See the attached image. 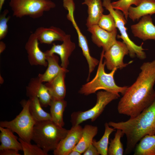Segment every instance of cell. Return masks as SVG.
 <instances>
[{
  "mask_svg": "<svg viewBox=\"0 0 155 155\" xmlns=\"http://www.w3.org/2000/svg\"><path fill=\"white\" fill-rule=\"evenodd\" d=\"M135 82L128 87L117 106L119 113L135 117L155 98V60L144 63Z\"/></svg>",
  "mask_w": 155,
  "mask_h": 155,
  "instance_id": "obj_1",
  "label": "cell"
},
{
  "mask_svg": "<svg viewBox=\"0 0 155 155\" xmlns=\"http://www.w3.org/2000/svg\"><path fill=\"white\" fill-rule=\"evenodd\" d=\"M110 126L121 130L127 139L125 153L135 149L140 141L146 135L155 134V98L152 103L136 117L124 121H110Z\"/></svg>",
  "mask_w": 155,
  "mask_h": 155,
  "instance_id": "obj_2",
  "label": "cell"
},
{
  "mask_svg": "<svg viewBox=\"0 0 155 155\" xmlns=\"http://www.w3.org/2000/svg\"><path fill=\"white\" fill-rule=\"evenodd\" d=\"M68 131L51 120L37 122L34 127L32 140L48 155L49 152L56 149Z\"/></svg>",
  "mask_w": 155,
  "mask_h": 155,
  "instance_id": "obj_3",
  "label": "cell"
},
{
  "mask_svg": "<svg viewBox=\"0 0 155 155\" xmlns=\"http://www.w3.org/2000/svg\"><path fill=\"white\" fill-rule=\"evenodd\" d=\"M104 52L102 50L95 76L90 82L82 86L79 91L80 94L87 96L101 90L118 95H120L119 93L123 95L125 92L128 86H119L115 82L114 76L117 69H115L108 73L105 72V64L104 61L103 62Z\"/></svg>",
  "mask_w": 155,
  "mask_h": 155,
  "instance_id": "obj_4",
  "label": "cell"
},
{
  "mask_svg": "<svg viewBox=\"0 0 155 155\" xmlns=\"http://www.w3.org/2000/svg\"><path fill=\"white\" fill-rule=\"evenodd\" d=\"M30 103L29 99L22 100L20 103L22 109L20 113L12 120L0 121V126L9 129L23 140L31 143L34 127L36 122L30 112Z\"/></svg>",
  "mask_w": 155,
  "mask_h": 155,
  "instance_id": "obj_5",
  "label": "cell"
},
{
  "mask_svg": "<svg viewBox=\"0 0 155 155\" xmlns=\"http://www.w3.org/2000/svg\"><path fill=\"white\" fill-rule=\"evenodd\" d=\"M9 5L13 16L20 18L28 16L33 19L41 17L44 12L56 6L51 0H10Z\"/></svg>",
  "mask_w": 155,
  "mask_h": 155,
  "instance_id": "obj_6",
  "label": "cell"
},
{
  "mask_svg": "<svg viewBox=\"0 0 155 155\" xmlns=\"http://www.w3.org/2000/svg\"><path fill=\"white\" fill-rule=\"evenodd\" d=\"M103 7L108 10L113 17L120 35H117L118 38L122 39L127 46L130 57L133 58L136 56L140 59L143 60L146 58V55L143 48V43L140 45H137L132 41L129 37L127 32V28L125 27L127 20L123 13L120 10L114 9L111 5V0H103Z\"/></svg>",
  "mask_w": 155,
  "mask_h": 155,
  "instance_id": "obj_7",
  "label": "cell"
},
{
  "mask_svg": "<svg viewBox=\"0 0 155 155\" xmlns=\"http://www.w3.org/2000/svg\"><path fill=\"white\" fill-rule=\"evenodd\" d=\"M120 96V95L105 91L98 92L96 93V102L93 107L84 111H78L71 114L70 121L72 126L80 125L89 119L92 122H94L109 103Z\"/></svg>",
  "mask_w": 155,
  "mask_h": 155,
  "instance_id": "obj_8",
  "label": "cell"
},
{
  "mask_svg": "<svg viewBox=\"0 0 155 155\" xmlns=\"http://www.w3.org/2000/svg\"><path fill=\"white\" fill-rule=\"evenodd\" d=\"M129 54V51L126 44L123 41H116L107 51H104L103 56L104 62L107 68L111 71L115 69H122L131 64L123 62L125 55Z\"/></svg>",
  "mask_w": 155,
  "mask_h": 155,
  "instance_id": "obj_9",
  "label": "cell"
},
{
  "mask_svg": "<svg viewBox=\"0 0 155 155\" xmlns=\"http://www.w3.org/2000/svg\"><path fill=\"white\" fill-rule=\"evenodd\" d=\"M83 127L80 125L72 126L66 136L53 150L54 155H69L81 138Z\"/></svg>",
  "mask_w": 155,
  "mask_h": 155,
  "instance_id": "obj_10",
  "label": "cell"
},
{
  "mask_svg": "<svg viewBox=\"0 0 155 155\" xmlns=\"http://www.w3.org/2000/svg\"><path fill=\"white\" fill-rule=\"evenodd\" d=\"M88 28V31L91 34L93 42L99 47H102L104 51L107 50L116 41L117 32H108L100 28L98 25Z\"/></svg>",
  "mask_w": 155,
  "mask_h": 155,
  "instance_id": "obj_11",
  "label": "cell"
},
{
  "mask_svg": "<svg viewBox=\"0 0 155 155\" xmlns=\"http://www.w3.org/2000/svg\"><path fill=\"white\" fill-rule=\"evenodd\" d=\"M37 76L32 78L26 86V94L29 98L38 97L42 107L49 106L52 98L45 84Z\"/></svg>",
  "mask_w": 155,
  "mask_h": 155,
  "instance_id": "obj_12",
  "label": "cell"
},
{
  "mask_svg": "<svg viewBox=\"0 0 155 155\" xmlns=\"http://www.w3.org/2000/svg\"><path fill=\"white\" fill-rule=\"evenodd\" d=\"M39 41L34 33L31 34L26 42L25 49L28 54V61L31 65L47 66L46 55L39 46Z\"/></svg>",
  "mask_w": 155,
  "mask_h": 155,
  "instance_id": "obj_13",
  "label": "cell"
},
{
  "mask_svg": "<svg viewBox=\"0 0 155 155\" xmlns=\"http://www.w3.org/2000/svg\"><path fill=\"white\" fill-rule=\"evenodd\" d=\"M60 44H53L51 48L45 52L46 55L57 54L60 58L61 66L67 69L69 64V58L75 48V43L71 40V36L66 34L65 38Z\"/></svg>",
  "mask_w": 155,
  "mask_h": 155,
  "instance_id": "obj_14",
  "label": "cell"
},
{
  "mask_svg": "<svg viewBox=\"0 0 155 155\" xmlns=\"http://www.w3.org/2000/svg\"><path fill=\"white\" fill-rule=\"evenodd\" d=\"M131 29L135 37L144 41L148 40H155V26L151 15L142 17L137 23L131 26Z\"/></svg>",
  "mask_w": 155,
  "mask_h": 155,
  "instance_id": "obj_15",
  "label": "cell"
},
{
  "mask_svg": "<svg viewBox=\"0 0 155 155\" xmlns=\"http://www.w3.org/2000/svg\"><path fill=\"white\" fill-rule=\"evenodd\" d=\"M34 33L41 43L47 44H51L56 41L63 42L66 35L61 29L53 26L47 28L38 27Z\"/></svg>",
  "mask_w": 155,
  "mask_h": 155,
  "instance_id": "obj_16",
  "label": "cell"
},
{
  "mask_svg": "<svg viewBox=\"0 0 155 155\" xmlns=\"http://www.w3.org/2000/svg\"><path fill=\"white\" fill-rule=\"evenodd\" d=\"M46 60L48 63L47 69L44 73H39L38 76L42 82H50L61 72L68 71L59 65V57L55 54L46 55Z\"/></svg>",
  "mask_w": 155,
  "mask_h": 155,
  "instance_id": "obj_17",
  "label": "cell"
},
{
  "mask_svg": "<svg viewBox=\"0 0 155 155\" xmlns=\"http://www.w3.org/2000/svg\"><path fill=\"white\" fill-rule=\"evenodd\" d=\"M155 13V0H141L138 6L129 7L128 16L134 21L144 16Z\"/></svg>",
  "mask_w": 155,
  "mask_h": 155,
  "instance_id": "obj_18",
  "label": "cell"
},
{
  "mask_svg": "<svg viewBox=\"0 0 155 155\" xmlns=\"http://www.w3.org/2000/svg\"><path fill=\"white\" fill-rule=\"evenodd\" d=\"M68 71L61 72L51 81L45 84L52 98H64L66 94L65 80L66 73Z\"/></svg>",
  "mask_w": 155,
  "mask_h": 155,
  "instance_id": "obj_19",
  "label": "cell"
},
{
  "mask_svg": "<svg viewBox=\"0 0 155 155\" xmlns=\"http://www.w3.org/2000/svg\"><path fill=\"white\" fill-rule=\"evenodd\" d=\"M88 6V17L86 25L87 27L97 25L104 11L101 0H84L82 3Z\"/></svg>",
  "mask_w": 155,
  "mask_h": 155,
  "instance_id": "obj_20",
  "label": "cell"
},
{
  "mask_svg": "<svg viewBox=\"0 0 155 155\" xmlns=\"http://www.w3.org/2000/svg\"><path fill=\"white\" fill-rule=\"evenodd\" d=\"M0 150L11 149L22 150L21 143L12 130L8 128L0 126Z\"/></svg>",
  "mask_w": 155,
  "mask_h": 155,
  "instance_id": "obj_21",
  "label": "cell"
},
{
  "mask_svg": "<svg viewBox=\"0 0 155 155\" xmlns=\"http://www.w3.org/2000/svg\"><path fill=\"white\" fill-rule=\"evenodd\" d=\"M98 131L96 126L86 125L83 128L80 140L73 150H77L81 154L83 153L89 146L92 144L93 138L97 134Z\"/></svg>",
  "mask_w": 155,
  "mask_h": 155,
  "instance_id": "obj_22",
  "label": "cell"
},
{
  "mask_svg": "<svg viewBox=\"0 0 155 155\" xmlns=\"http://www.w3.org/2000/svg\"><path fill=\"white\" fill-rule=\"evenodd\" d=\"M67 105V102L64 99L52 98L49 106L50 107V114L52 121L62 127H63L65 125L63 114Z\"/></svg>",
  "mask_w": 155,
  "mask_h": 155,
  "instance_id": "obj_23",
  "label": "cell"
},
{
  "mask_svg": "<svg viewBox=\"0 0 155 155\" xmlns=\"http://www.w3.org/2000/svg\"><path fill=\"white\" fill-rule=\"evenodd\" d=\"M134 155H155V134L146 135L136 145Z\"/></svg>",
  "mask_w": 155,
  "mask_h": 155,
  "instance_id": "obj_24",
  "label": "cell"
},
{
  "mask_svg": "<svg viewBox=\"0 0 155 155\" xmlns=\"http://www.w3.org/2000/svg\"><path fill=\"white\" fill-rule=\"evenodd\" d=\"M30 112L37 122L46 120H52L50 113L45 111L42 108L38 98L33 97L29 98Z\"/></svg>",
  "mask_w": 155,
  "mask_h": 155,
  "instance_id": "obj_25",
  "label": "cell"
},
{
  "mask_svg": "<svg viewBox=\"0 0 155 155\" xmlns=\"http://www.w3.org/2000/svg\"><path fill=\"white\" fill-rule=\"evenodd\" d=\"M105 130L103 135L99 140L97 141L93 139L92 144L101 155H108L109 139L111 134L116 130L109 125L108 123L104 124Z\"/></svg>",
  "mask_w": 155,
  "mask_h": 155,
  "instance_id": "obj_26",
  "label": "cell"
},
{
  "mask_svg": "<svg viewBox=\"0 0 155 155\" xmlns=\"http://www.w3.org/2000/svg\"><path fill=\"white\" fill-rule=\"evenodd\" d=\"M117 129L114 138L111 140L108 155H123V146L121 139L125 134L121 130Z\"/></svg>",
  "mask_w": 155,
  "mask_h": 155,
  "instance_id": "obj_27",
  "label": "cell"
},
{
  "mask_svg": "<svg viewBox=\"0 0 155 155\" xmlns=\"http://www.w3.org/2000/svg\"><path fill=\"white\" fill-rule=\"evenodd\" d=\"M141 0H119L111 3L112 7L114 9L121 11L124 15L127 20L128 17V11L129 7L132 5L138 6Z\"/></svg>",
  "mask_w": 155,
  "mask_h": 155,
  "instance_id": "obj_28",
  "label": "cell"
},
{
  "mask_svg": "<svg viewBox=\"0 0 155 155\" xmlns=\"http://www.w3.org/2000/svg\"><path fill=\"white\" fill-rule=\"evenodd\" d=\"M18 140L21 144L24 155H48L36 144H32L20 138Z\"/></svg>",
  "mask_w": 155,
  "mask_h": 155,
  "instance_id": "obj_29",
  "label": "cell"
},
{
  "mask_svg": "<svg viewBox=\"0 0 155 155\" xmlns=\"http://www.w3.org/2000/svg\"><path fill=\"white\" fill-rule=\"evenodd\" d=\"M97 25L102 29L108 32H111L117 30L114 19L110 13L107 15L103 14Z\"/></svg>",
  "mask_w": 155,
  "mask_h": 155,
  "instance_id": "obj_30",
  "label": "cell"
},
{
  "mask_svg": "<svg viewBox=\"0 0 155 155\" xmlns=\"http://www.w3.org/2000/svg\"><path fill=\"white\" fill-rule=\"evenodd\" d=\"M9 10L5 9L0 15V40L5 38L8 32L7 22L11 17L7 15L9 13Z\"/></svg>",
  "mask_w": 155,
  "mask_h": 155,
  "instance_id": "obj_31",
  "label": "cell"
},
{
  "mask_svg": "<svg viewBox=\"0 0 155 155\" xmlns=\"http://www.w3.org/2000/svg\"><path fill=\"white\" fill-rule=\"evenodd\" d=\"M84 155H99L97 150L96 147L92 144L87 148L83 153Z\"/></svg>",
  "mask_w": 155,
  "mask_h": 155,
  "instance_id": "obj_32",
  "label": "cell"
},
{
  "mask_svg": "<svg viewBox=\"0 0 155 155\" xmlns=\"http://www.w3.org/2000/svg\"><path fill=\"white\" fill-rule=\"evenodd\" d=\"M18 150L11 149H7L0 150V155H20Z\"/></svg>",
  "mask_w": 155,
  "mask_h": 155,
  "instance_id": "obj_33",
  "label": "cell"
},
{
  "mask_svg": "<svg viewBox=\"0 0 155 155\" xmlns=\"http://www.w3.org/2000/svg\"><path fill=\"white\" fill-rule=\"evenodd\" d=\"M6 47L5 43L2 41H0V54L2 53L5 50Z\"/></svg>",
  "mask_w": 155,
  "mask_h": 155,
  "instance_id": "obj_34",
  "label": "cell"
},
{
  "mask_svg": "<svg viewBox=\"0 0 155 155\" xmlns=\"http://www.w3.org/2000/svg\"><path fill=\"white\" fill-rule=\"evenodd\" d=\"M81 154L78 151L74 150H72L69 153V155H80Z\"/></svg>",
  "mask_w": 155,
  "mask_h": 155,
  "instance_id": "obj_35",
  "label": "cell"
},
{
  "mask_svg": "<svg viewBox=\"0 0 155 155\" xmlns=\"http://www.w3.org/2000/svg\"><path fill=\"white\" fill-rule=\"evenodd\" d=\"M5 0H0V11L2 10Z\"/></svg>",
  "mask_w": 155,
  "mask_h": 155,
  "instance_id": "obj_36",
  "label": "cell"
},
{
  "mask_svg": "<svg viewBox=\"0 0 155 155\" xmlns=\"http://www.w3.org/2000/svg\"><path fill=\"white\" fill-rule=\"evenodd\" d=\"M4 82V79L0 75V83L1 84H3Z\"/></svg>",
  "mask_w": 155,
  "mask_h": 155,
  "instance_id": "obj_37",
  "label": "cell"
}]
</instances>
